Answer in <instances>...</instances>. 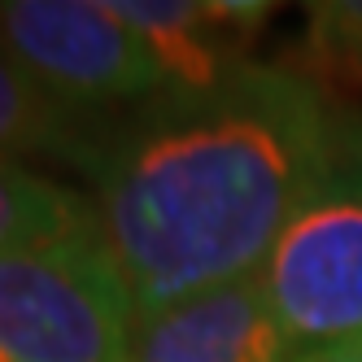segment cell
<instances>
[{"mask_svg":"<svg viewBox=\"0 0 362 362\" xmlns=\"http://www.w3.org/2000/svg\"><path fill=\"white\" fill-rule=\"evenodd\" d=\"M336 96L284 62H245L218 88L96 122L79 158L136 319L257 275L323 175Z\"/></svg>","mask_w":362,"mask_h":362,"instance_id":"1","label":"cell"},{"mask_svg":"<svg viewBox=\"0 0 362 362\" xmlns=\"http://www.w3.org/2000/svg\"><path fill=\"white\" fill-rule=\"evenodd\" d=\"M288 362L362 345V110L336 100L323 175L275 236L262 271Z\"/></svg>","mask_w":362,"mask_h":362,"instance_id":"2","label":"cell"},{"mask_svg":"<svg viewBox=\"0 0 362 362\" xmlns=\"http://www.w3.org/2000/svg\"><path fill=\"white\" fill-rule=\"evenodd\" d=\"M136 301L92 218L0 253V362H132Z\"/></svg>","mask_w":362,"mask_h":362,"instance_id":"3","label":"cell"},{"mask_svg":"<svg viewBox=\"0 0 362 362\" xmlns=\"http://www.w3.org/2000/svg\"><path fill=\"white\" fill-rule=\"evenodd\" d=\"M0 44L48 96L96 122L170 88L153 48L110 0H0Z\"/></svg>","mask_w":362,"mask_h":362,"instance_id":"4","label":"cell"},{"mask_svg":"<svg viewBox=\"0 0 362 362\" xmlns=\"http://www.w3.org/2000/svg\"><path fill=\"white\" fill-rule=\"evenodd\" d=\"M132 362H288L262 279L245 275L136 319Z\"/></svg>","mask_w":362,"mask_h":362,"instance_id":"5","label":"cell"},{"mask_svg":"<svg viewBox=\"0 0 362 362\" xmlns=\"http://www.w3.org/2000/svg\"><path fill=\"white\" fill-rule=\"evenodd\" d=\"M153 57L175 92H205L236 74L249 40L267 27L275 5L267 0H110Z\"/></svg>","mask_w":362,"mask_h":362,"instance_id":"6","label":"cell"},{"mask_svg":"<svg viewBox=\"0 0 362 362\" xmlns=\"http://www.w3.org/2000/svg\"><path fill=\"white\" fill-rule=\"evenodd\" d=\"M92 132L96 118H83L48 96L0 44V162L22 166L27 158H62L79 166Z\"/></svg>","mask_w":362,"mask_h":362,"instance_id":"7","label":"cell"},{"mask_svg":"<svg viewBox=\"0 0 362 362\" xmlns=\"http://www.w3.org/2000/svg\"><path fill=\"white\" fill-rule=\"evenodd\" d=\"M83 218H92V201L74 197L70 188L53 184V179H44L27 166L0 162V253L70 231Z\"/></svg>","mask_w":362,"mask_h":362,"instance_id":"8","label":"cell"},{"mask_svg":"<svg viewBox=\"0 0 362 362\" xmlns=\"http://www.w3.org/2000/svg\"><path fill=\"white\" fill-rule=\"evenodd\" d=\"M297 70L327 96L345 92L362 100V0H327L305 9V40Z\"/></svg>","mask_w":362,"mask_h":362,"instance_id":"9","label":"cell"},{"mask_svg":"<svg viewBox=\"0 0 362 362\" xmlns=\"http://www.w3.org/2000/svg\"><path fill=\"white\" fill-rule=\"evenodd\" d=\"M297 362H362V345H349V349H327V354L297 358Z\"/></svg>","mask_w":362,"mask_h":362,"instance_id":"10","label":"cell"}]
</instances>
